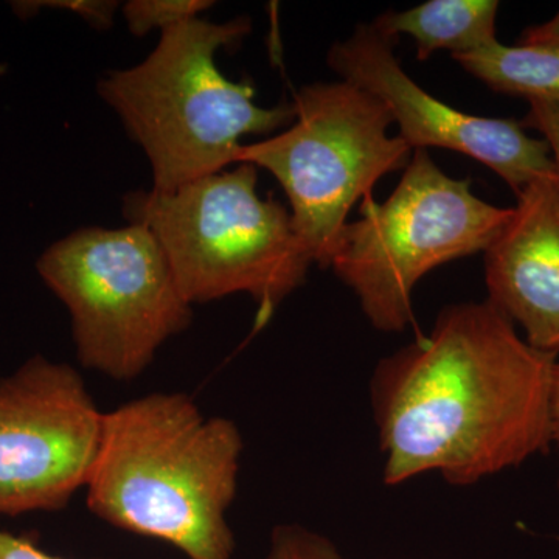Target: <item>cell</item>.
<instances>
[{
  "mask_svg": "<svg viewBox=\"0 0 559 559\" xmlns=\"http://www.w3.org/2000/svg\"><path fill=\"white\" fill-rule=\"evenodd\" d=\"M557 362L491 301L444 307L371 374L384 484L439 474L466 487L546 454Z\"/></svg>",
  "mask_w": 559,
  "mask_h": 559,
  "instance_id": "1",
  "label": "cell"
},
{
  "mask_svg": "<svg viewBox=\"0 0 559 559\" xmlns=\"http://www.w3.org/2000/svg\"><path fill=\"white\" fill-rule=\"evenodd\" d=\"M242 436L186 393L156 392L103 415L87 507L112 527L157 539L187 559H231Z\"/></svg>",
  "mask_w": 559,
  "mask_h": 559,
  "instance_id": "2",
  "label": "cell"
},
{
  "mask_svg": "<svg viewBox=\"0 0 559 559\" xmlns=\"http://www.w3.org/2000/svg\"><path fill=\"white\" fill-rule=\"evenodd\" d=\"M250 31L249 17L180 22L160 33L138 66L98 80V95L148 157L153 190L226 171L245 135L270 134L296 119L294 103L261 108L249 83L226 79L216 66L218 50L237 46Z\"/></svg>",
  "mask_w": 559,
  "mask_h": 559,
  "instance_id": "3",
  "label": "cell"
},
{
  "mask_svg": "<svg viewBox=\"0 0 559 559\" xmlns=\"http://www.w3.org/2000/svg\"><path fill=\"white\" fill-rule=\"evenodd\" d=\"M257 180L259 168L238 164L176 190L132 191L123 215L157 238L190 305L246 294L255 301L259 331L304 285L314 261L289 210L261 200Z\"/></svg>",
  "mask_w": 559,
  "mask_h": 559,
  "instance_id": "4",
  "label": "cell"
},
{
  "mask_svg": "<svg viewBox=\"0 0 559 559\" xmlns=\"http://www.w3.org/2000/svg\"><path fill=\"white\" fill-rule=\"evenodd\" d=\"M471 190V179L441 170L428 150H414L389 200L364 198L360 218L345 224L330 270L352 289L370 325L403 333L414 323V293L430 271L485 252L509 223Z\"/></svg>",
  "mask_w": 559,
  "mask_h": 559,
  "instance_id": "5",
  "label": "cell"
},
{
  "mask_svg": "<svg viewBox=\"0 0 559 559\" xmlns=\"http://www.w3.org/2000/svg\"><path fill=\"white\" fill-rule=\"evenodd\" d=\"M36 271L68 308L81 366L114 381L140 377L193 316L159 241L140 224L72 231L40 253Z\"/></svg>",
  "mask_w": 559,
  "mask_h": 559,
  "instance_id": "6",
  "label": "cell"
},
{
  "mask_svg": "<svg viewBox=\"0 0 559 559\" xmlns=\"http://www.w3.org/2000/svg\"><path fill=\"white\" fill-rule=\"evenodd\" d=\"M296 119L274 138L241 145L235 165L270 171L285 190L297 237L322 270L349 210L378 180L403 170L414 150L389 135L392 114L347 81L312 83L294 95Z\"/></svg>",
  "mask_w": 559,
  "mask_h": 559,
  "instance_id": "7",
  "label": "cell"
},
{
  "mask_svg": "<svg viewBox=\"0 0 559 559\" xmlns=\"http://www.w3.org/2000/svg\"><path fill=\"white\" fill-rule=\"evenodd\" d=\"M103 415L69 364L33 356L0 380V516L58 511L86 488Z\"/></svg>",
  "mask_w": 559,
  "mask_h": 559,
  "instance_id": "8",
  "label": "cell"
},
{
  "mask_svg": "<svg viewBox=\"0 0 559 559\" xmlns=\"http://www.w3.org/2000/svg\"><path fill=\"white\" fill-rule=\"evenodd\" d=\"M396 44L399 39L371 22L359 24L347 39L331 46L326 62L342 81L382 102L412 150L436 146L473 157L495 171L516 197L533 180L557 175L546 140L528 135L521 121L469 116L440 102L404 72Z\"/></svg>",
  "mask_w": 559,
  "mask_h": 559,
  "instance_id": "9",
  "label": "cell"
},
{
  "mask_svg": "<svg viewBox=\"0 0 559 559\" xmlns=\"http://www.w3.org/2000/svg\"><path fill=\"white\" fill-rule=\"evenodd\" d=\"M485 249L488 301L538 352L559 355V176L533 180Z\"/></svg>",
  "mask_w": 559,
  "mask_h": 559,
  "instance_id": "10",
  "label": "cell"
},
{
  "mask_svg": "<svg viewBox=\"0 0 559 559\" xmlns=\"http://www.w3.org/2000/svg\"><path fill=\"white\" fill-rule=\"evenodd\" d=\"M499 7L496 0H429L414 9L385 11L371 24L390 38L412 36L418 60L425 61L437 50H451L455 57L498 43Z\"/></svg>",
  "mask_w": 559,
  "mask_h": 559,
  "instance_id": "11",
  "label": "cell"
},
{
  "mask_svg": "<svg viewBox=\"0 0 559 559\" xmlns=\"http://www.w3.org/2000/svg\"><path fill=\"white\" fill-rule=\"evenodd\" d=\"M455 61L498 94L532 100L559 102V46L521 44L455 55Z\"/></svg>",
  "mask_w": 559,
  "mask_h": 559,
  "instance_id": "12",
  "label": "cell"
},
{
  "mask_svg": "<svg viewBox=\"0 0 559 559\" xmlns=\"http://www.w3.org/2000/svg\"><path fill=\"white\" fill-rule=\"evenodd\" d=\"M212 5L210 0H130L121 11L132 35L145 36L154 28L164 32L180 22L197 20Z\"/></svg>",
  "mask_w": 559,
  "mask_h": 559,
  "instance_id": "13",
  "label": "cell"
},
{
  "mask_svg": "<svg viewBox=\"0 0 559 559\" xmlns=\"http://www.w3.org/2000/svg\"><path fill=\"white\" fill-rule=\"evenodd\" d=\"M264 559H347L333 540L297 524L280 525Z\"/></svg>",
  "mask_w": 559,
  "mask_h": 559,
  "instance_id": "14",
  "label": "cell"
},
{
  "mask_svg": "<svg viewBox=\"0 0 559 559\" xmlns=\"http://www.w3.org/2000/svg\"><path fill=\"white\" fill-rule=\"evenodd\" d=\"M119 2L109 0H55V2H11V9L21 20H31L44 9L64 10L79 14L97 31H108L112 25Z\"/></svg>",
  "mask_w": 559,
  "mask_h": 559,
  "instance_id": "15",
  "label": "cell"
},
{
  "mask_svg": "<svg viewBox=\"0 0 559 559\" xmlns=\"http://www.w3.org/2000/svg\"><path fill=\"white\" fill-rule=\"evenodd\" d=\"M528 105L527 116L521 120L522 127L543 135L540 139L549 145L559 176V102L532 100Z\"/></svg>",
  "mask_w": 559,
  "mask_h": 559,
  "instance_id": "16",
  "label": "cell"
},
{
  "mask_svg": "<svg viewBox=\"0 0 559 559\" xmlns=\"http://www.w3.org/2000/svg\"><path fill=\"white\" fill-rule=\"evenodd\" d=\"M0 559H62L40 550L32 540L0 527Z\"/></svg>",
  "mask_w": 559,
  "mask_h": 559,
  "instance_id": "17",
  "label": "cell"
},
{
  "mask_svg": "<svg viewBox=\"0 0 559 559\" xmlns=\"http://www.w3.org/2000/svg\"><path fill=\"white\" fill-rule=\"evenodd\" d=\"M521 44H555V46H559V11L551 20L524 31Z\"/></svg>",
  "mask_w": 559,
  "mask_h": 559,
  "instance_id": "18",
  "label": "cell"
},
{
  "mask_svg": "<svg viewBox=\"0 0 559 559\" xmlns=\"http://www.w3.org/2000/svg\"><path fill=\"white\" fill-rule=\"evenodd\" d=\"M551 444L559 451V362L555 366L554 382H551ZM559 491V479H558Z\"/></svg>",
  "mask_w": 559,
  "mask_h": 559,
  "instance_id": "19",
  "label": "cell"
},
{
  "mask_svg": "<svg viewBox=\"0 0 559 559\" xmlns=\"http://www.w3.org/2000/svg\"><path fill=\"white\" fill-rule=\"evenodd\" d=\"M7 70H9V68H7L5 64H0V76L5 75Z\"/></svg>",
  "mask_w": 559,
  "mask_h": 559,
  "instance_id": "20",
  "label": "cell"
}]
</instances>
